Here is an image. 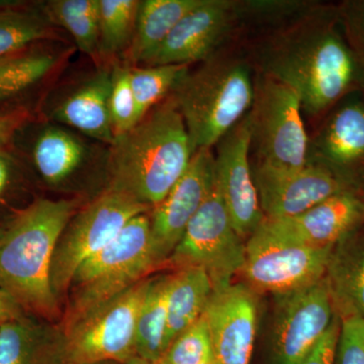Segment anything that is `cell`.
Masks as SVG:
<instances>
[{"instance_id": "6", "label": "cell", "mask_w": 364, "mask_h": 364, "mask_svg": "<svg viewBox=\"0 0 364 364\" xmlns=\"http://www.w3.org/2000/svg\"><path fill=\"white\" fill-rule=\"evenodd\" d=\"M151 208L133 196L107 188L85 203L62 232L51 265V287L60 304L79 267L100 252L119 235L133 218L148 214Z\"/></svg>"}, {"instance_id": "4", "label": "cell", "mask_w": 364, "mask_h": 364, "mask_svg": "<svg viewBox=\"0 0 364 364\" xmlns=\"http://www.w3.org/2000/svg\"><path fill=\"white\" fill-rule=\"evenodd\" d=\"M252 68L242 57L218 53L177 83L170 97L195 151L212 149L250 111L255 95Z\"/></svg>"}, {"instance_id": "42", "label": "cell", "mask_w": 364, "mask_h": 364, "mask_svg": "<svg viewBox=\"0 0 364 364\" xmlns=\"http://www.w3.org/2000/svg\"><path fill=\"white\" fill-rule=\"evenodd\" d=\"M11 57H13V56H11ZM9 58L0 59V69H1L2 67L4 66V64L6 63L7 59H9Z\"/></svg>"}, {"instance_id": "26", "label": "cell", "mask_w": 364, "mask_h": 364, "mask_svg": "<svg viewBox=\"0 0 364 364\" xmlns=\"http://www.w3.org/2000/svg\"><path fill=\"white\" fill-rule=\"evenodd\" d=\"M42 7L53 25L65 30L78 49L100 66L98 0H51Z\"/></svg>"}, {"instance_id": "34", "label": "cell", "mask_w": 364, "mask_h": 364, "mask_svg": "<svg viewBox=\"0 0 364 364\" xmlns=\"http://www.w3.org/2000/svg\"><path fill=\"white\" fill-rule=\"evenodd\" d=\"M340 333L335 363L364 364V318L350 309H336Z\"/></svg>"}, {"instance_id": "28", "label": "cell", "mask_w": 364, "mask_h": 364, "mask_svg": "<svg viewBox=\"0 0 364 364\" xmlns=\"http://www.w3.org/2000/svg\"><path fill=\"white\" fill-rule=\"evenodd\" d=\"M140 0H98L100 65L124 56L135 36Z\"/></svg>"}, {"instance_id": "11", "label": "cell", "mask_w": 364, "mask_h": 364, "mask_svg": "<svg viewBox=\"0 0 364 364\" xmlns=\"http://www.w3.org/2000/svg\"><path fill=\"white\" fill-rule=\"evenodd\" d=\"M28 155L41 181L51 188H68L91 173L107 178V146L53 122L37 124Z\"/></svg>"}, {"instance_id": "20", "label": "cell", "mask_w": 364, "mask_h": 364, "mask_svg": "<svg viewBox=\"0 0 364 364\" xmlns=\"http://www.w3.org/2000/svg\"><path fill=\"white\" fill-rule=\"evenodd\" d=\"M112 69V64L97 66L87 76L60 91L47 109L48 121L111 145L114 140L109 107Z\"/></svg>"}, {"instance_id": "19", "label": "cell", "mask_w": 364, "mask_h": 364, "mask_svg": "<svg viewBox=\"0 0 364 364\" xmlns=\"http://www.w3.org/2000/svg\"><path fill=\"white\" fill-rule=\"evenodd\" d=\"M205 315L217 363L250 364L257 328L255 291L242 284L214 289Z\"/></svg>"}, {"instance_id": "3", "label": "cell", "mask_w": 364, "mask_h": 364, "mask_svg": "<svg viewBox=\"0 0 364 364\" xmlns=\"http://www.w3.org/2000/svg\"><path fill=\"white\" fill-rule=\"evenodd\" d=\"M107 148V188L128 193L151 210L183 176L196 152L170 95Z\"/></svg>"}, {"instance_id": "41", "label": "cell", "mask_w": 364, "mask_h": 364, "mask_svg": "<svg viewBox=\"0 0 364 364\" xmlns=\"http://www.w3.org/2000/svg\"><path fill=\"white\" fill-rule=\"evenodd\" d=\"M356 186H358L359 188L363 189L364 191V176H361L359 181L356 182Z\"/></svg>"}, {"instance_id": "44", "label": "cell", "mask_w": 364, "mask_h": 364, "mask_svg": "<svg viewBox=\"0 0 364 364\" xmlns=\"http://www.w3.org/2000/svg\"><path fill=\"white\" fill-rule=\"evenodd\" d=\"M210 364H219L217 363V360L215 361V363H210Z\"/></svg>"}, {"instance_id": "36", "label": "cell", "mask_w": 364, "mask_h": 364, "mask_svg": "<svg viewBox=\"0 0 364 364\" xmlns=\"http://www.w3.org/2000/svg\"><path fill=\"white\" fill-rule=\"evenodd\" d=\"M340 333V318L337 314L333 318L329 329L316 344L301 364H335L337 343Z\"/></svg>"}, {"instance_id": "30", "label": "cell", "mask_w": 364, "mask_h": 364, "mask_svg": "<svg viewBox=\"0 0 364 364\" xmlns=\"http://www.w3.org/2000/svg\"><path fill=\"white\" fill-rule=\"evenodd\" d=\"M188 70L186 65L130 66L132 90L140 119L171 95Z\"/></svg>"}, {"instance_id": "12", "label": "cell", "mask_w": 364, "mask_h": 364, "mask_svg": "<svg viewBox=\"0 0 364 364\" xmlns=\"http://www.w3.org/2000/svg\"><path fill=\"white\" fill-rule=\"evenodd\" d=\"M273 325L275 364H301L329 329L335 306L327 279L277 296Z\"/></svg>"}, {"instance_id": "40", "label": "cell", "mask_w": 364, "mask_h": 364, "mask_svg": "<svg viewBox=\"0 0 364 364\" xmlns=\"http://www.w3.org/2000/svg\"><path fill=\"white\" fill-rule=\"evenodd\" d=\"M124 364H158L157 363H152V361L145 360V359H142L138 358V356H134L131 359H129L127 363Z\"/></svg>"}, {"instance_id": "23", "label": "cell", "mask_w": 364, "mask_h": 364, "mask_svg": "<svg viewBox=\"0 0 364 364\" xmlns=\"http://www.w3.org/2000/svg\"><path fill=\"white\" fill-rule=\"evenodd\" d=\"M213 293L212 280L202 267L181 268L171 274L164 353L179 335L202 317Z\"/></svg>"}, {"instance_id": "9", "label": "cell", "mask_w": 364, "mask_h": 364, "mask_svg": "<svg viewBox=\"0 0 364 364\" xmlns=\"http://www.w3.org/2000/svg\"><path fill=\"white\" fill-rule=\"evenodd\" d=\"M245 245L237 234L218 188L213 184L202 207L189 223L167 264L177 269L202 267L214 289L233 284L245 261Z\"/></svg>"}, {"instance_id": "29", "label": "cell", "mask_w": 364, "mask_h": 364, "mask_svg": "<svg viewBox=\"0 0 364 364\" xmlns=\"http://www.w3.org/2000/svg\"><path fill=\"white\" fill-rule=\"evenodd\" d=\"M56 53H21L9 57L0 69V104L37 85L56 69Z\"/></svg>"}, {"instance_id": "38", "label": "cell", "mask_w": 364, "mask_h": 364, "mask_svg": "<svg viewBox=\"0 0 364 364\" xmlns=\"http://www.w3.org/2000/svg\"><path fill=\"white\" fill-rule=\"evenodd\" d=\"M20 168L14 157L1 151L0 152V203H6V198L18 178Z\"/></svg>"}, {"instance_id": "39", "label": "cell", "mask_w": 364, "mask_h": 364, "mask_svg": "<svg viewBox=\"0 0 364 364\" xmlns=\"http://www.w3.org/2000/svg\"><path fill=\"white\" fill-rule=\"evenodd\" d=\"M23 310L6 293L0 291V324L23 316Z\"/></svg>"}, {"instance_id": "31", "label": "cell", "mask_w": 364, "mask_h": 364, "mask_svg": "<svg viewBox=\"0 0 364 364\" xmlns=\"http://www.w3.org/2000/svg\"><path fill=\"white\" fill-rule=\"evenodd\" d=\"M318 4L299 0H233L238 25L272 26V32L291 25Z\"/></svg>"}, {"instance_id": "1", "label": "cell", "mask_w": 364, "mask_h": 364, "mask_svg": "<svg viewBox=\"0 0 364 364\" xmlns=\"http://www.w3.org/2000/svg\"><path fill=\"white\" fill-rule=\"evenodd\" d=\"M260 75L293 88L303 112L322 119L342 98L364 90V61L347 39L336 6L318 4L268 33L253 51Z\"/></svg>"}, {"instance_id": "17", "label": "cell", "mask_w": 364, "mask_h": 364, "mask_svg": "<svg viewBox=\"0 0 364 364\" xmlns=\"http://www.w3.org/2000/svg\"><path fill=\"white\" fill-rule=\"evenodd\" d=\"M364 224V191L352 186L303 214L264 219L260 229L306 247L334 248Z\"/></svg>"}, {"instance_id": "21", "label": "cell", "mask_w": 364, "mask_h": 364, "mask_svg": "<svg viewBox=\"0 0 364 364\" xmlns=\"http://www.w3.org/2000/svg\"><path fill=\"white\" fill-rule=\"evenodd\" d=\"M0 364H67L61 325L28 314L2 323Z\"/></svg>"}, {"instance_id": "32", "label": "cell", "mask_w": 364, "mask_h": 364, "mask_svg": "<svg viewBox=\"0 0 364 364\" xmlns=\"http://www.w3.org/2000/svg\"><path fill=\"white\" fill-rule=\"evenodd\" d=\"M215 355L205 313L168 347L158 364H210Z\"/></svg>"}, {"instance_id": "24", "label": "cell", "mask_w": 364, "mask_h": 364, "mask_svg": "<svg viewBox=\"0 0 364 364\" xmlns=\"http://www.w3.org/2000/svg\"><path fill=\"white\" fill-rule=\"evenodd\" d=\"M326 279L335 310L350 309L364 318V224L333 249Z\"/></svg>"}, {"instance_id": "14", "label": "cell", "mask_w": 364, "mask_h": 364, "mask_svg": "<svg viewBox=\"0 0 364 364\" xmlns=\"http://www.w3.org/2000/svg\"><path fill=\"white\" fill-rule=\"evenodd\" d=\"M215 146L218 188L237 234L248 240L264 220L251 164L248 114Z\"/></svg>"}, {"instance_id": "35", "label": "cell", "mask_w": 364, "mask_h": 364, "mask_svg": "<svg viewBox=\"0 0 364 364\" xmlns=\"http://www.w3.org/2000/svg\"><path fill=\"white\" fill-rule=\"evenodd\" d=\"M336 7L347 39L364 61V0H345Z\"/></svg>"}, {"instance_id": "25", "label": "cell", "mask_w": 364, "mask_h": 364, "mask_svg": "<svg viewBox=\"0 0 364 364\" xmlns=\"http://www.w3.org/2000/svg\"><path fill=\"white\" fill-rule=\"evenodd\" d=\"M171 274L150 277L136 329V356L158 363L164 354L167 299Z\"/></svg>"}, {"instance_id": "22", "label": "cell", "mask_w": 364, "mask_h": 364, "mask_svg": "<svg viewBox=\"0 0 364 364\" xmlns=\"http://www.w3.org/2000/svg\"><path fill=\"white\" fill-rule=\"evenodd\" d=\"M203 0H142L139 7L135 36L126 53L130 66H147L179 21Z\"/></svg>"}, {"instance_id": "43", "label": "cell", "mask_w": 364, "mask_h": 364, "mask_svg": "<svg viewBox=\"0 0 364 364\" xmlns=\"http://www.w3.org/2000/svg\"><path fill=\"white\" fill-rule=\"evenodd\" d=\"M78 364H117L114 363H78Z\"/></svg>"}, {"instance_id": "7", "label": "cell", "mask_w": 364, "mask_h": 364, "mask_svg": "<svg viewBox=\"0 0 364 364\" xmlns=\"http://www.w3.org/2000/svg\"><path fill=\"white\" fill-rule=\"evenodd\" d=\"M301 114V100L293 88L256 74L255 95L248 112L256 163L287 169L308 164L310 136Z\"/></svg>"}, {"instance_id": "27", "label": "cell", "mask_w": 364, "mask_h": 364, "mask_svg": "<svg viewBox=\"0 0 364 364\" xmlns=\"http://www.w3.org/2000/svg\"><path fill=\"white\" fill-rule=\"evenodd\" d=\"M56 26L42 4L36 7L0 6V59L16 56L31 45L57 39Z\"/></svg>"}, {"instance_id": "8", "label": "cell", "mask_w": 364, "mask_h": 364, "mask_svg": "<svg viewBox=\"0 0 364 364\" xmlns=\"http://www.w3.org/2000/svg\"><path fill=\"white\" fill-rule=\"evenodd\" d=\"M150 277L93 306L68 324L67 364H124L136 356V329Z\"/></svg>"}, {"instance_id": "45", "label": "cell", "mask_w": 364, "mask_h": 364, "mask_svg": "<svg viewBox=\"0 0 364 364\" xmlns=\"http://www.w3.org/2000/svg\"><path fill=\"white\" fill-rule=\"evenodd\" d=\"M2 225L4 224H0V231H1Z\"/></svg>"}, {"instance_id": "15", "label": "cell", "mask_w": 364, "mask_h": 364, "mask_svg": "<svg viewBox=\"0 0 364 364\" xmlns=\"http://www.w3.org/2000/svg\"><path fill=\"white\" fill-rule=\"evenodd\" d=\"M308 163L352 186L364 176V90L349 93L320 119L310 136Z\"/></svg>"}, {"instance_id": "2", "label": "cell", "mask_w": 364, "mask_h": 364, "mask_svg": "<svg viewBox=\"0 0 364 364\" xmlns=\"http://www.w3.org/2000/svg\"><path fill=\"white\" fill-rule=\"evenodd\" d=\"M83 205L82 196L37 198L2 225L0 291L26 314L54 323L62 315L50 279L53 255L62 232Z\"/></svg>"}, {"instance_id": "13", "label": "cell", "mask_w": 364, "mask_h": 364, "mask_svg": "<svg viewBox=\"0 0 364 364\" xmlns=\"http://www.w3.org/2000/svg\"><path fill=\"white\" fill-rule=\"evenodd\" d=\"M215 181V153L196 150L188 169L160 205L151 210L150 254L156 267L167 264Z\"/></svg>"}, {"instance_id": "10", "label": "cell", "mask_w": 364, "mask_h": 364, "mask_svg": "<svg viewBox=\"0 0 364 364\" xmlns=\"http://www.w3.org/2000/svg\"><path fill=\"white\" fill-rule=\"evenodd\" d=\"M333 249L306 247L258 228L246 242L241 273L254 291L294 293L325 279Z\"/></svg>"}, {"instance_id": "18", "label": "cell", "mask_w": 364, "mask_h": 364, "mask_svg": "<svg viewBox=\"0 0 364 364\" xmlns=\"http://www.w3.org/2000/svg\"><path fill=\"white\" fill-rule=\"evenodd\" d=\"M238 26L233 0H203L179 21L147 66L203 63L220 53Z\"/></svg>"}, {"instance_id": "16", "label": "cell", "mask_w": 364, "mask_h": 364, "mask_svg": "<svg viewBox=\"0 0 364 364\" xmlns=\"http://www.w3.org/2000/svg\"><path fill=\"white\" fill-rule=\"evenodd\" d=\"M252 171L264 219L296 217L352 186L312 163L296 169L255 163Z\"/></svg>"}, {"instance_id": "37", "label": "cell", "mask_w": 364, "mask_h": 364, "mask_svg": "<svg viewBox=\"0 0 364 364\" xmlns=\"http://www.w3.org/2000/svg\"><path fill=\"white\" fill-rule=\"evenodd\" d=\"M31 112L23 107L0 112V152L30 123Z\"/></svg>"}, {"instance_id": "5", "label": "cell", "mask_w": 364, "mask_h": 364, "mask_svg": "<svg viewBox=\"0 0 364 364\" xmlns=\"http://www.w3.org/2000/svg\"><path fill=\"white\" fill-rule=\"evenodd\" d=\"M148 214L133 218L109 245L78 268L69 287L68 303L60 325L68 324L93 306L123 293L156 269L150 254Z\"/></svg>"}, {"instance_id": "33", "label": "cell", "mask_w": 364, "mask_h": 364, "mask_svg": "<svg viewBox=\"0 0 364 364\" xmlns=\"http://www.w3.org/2000/svg\"><path fill=\"white\" fill-rule=\"evenodd\" d=\"M109 107L114 138L131 130L141 121L132 90L130 65L126 62L112 64Z\"/></svg>"}]
</instances>
